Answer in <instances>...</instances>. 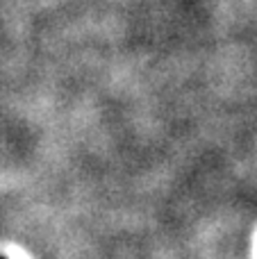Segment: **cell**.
Returning a JSON list of instances; mask_svg holds the SVG:
<instances>
[{
    "label": "cell",
    "instance_id": "cell-1",
    "mask_svg": "<svg viewBox=\"0 0 257 259\" xmlns=\"http://www.w3.org/2000/svg\"><path fill=\"white\" fill-rule=\"evenodd\" d=\"M0 259H5V257H0Z\"/></svg>",
    "mask_w": 257,
    "mask_h": 259
}]
</instances>
